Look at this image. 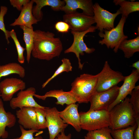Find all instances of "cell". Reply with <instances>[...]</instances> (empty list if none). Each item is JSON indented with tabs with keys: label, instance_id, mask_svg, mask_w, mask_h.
Returning a JSON list of instances; mask_svg holds the SVG:
<instances>
[{
	"label": "cell",
	"instance_id": "cell-22",
	"mask_svg": "<svg viewBox=\"0 0 139 139\" xmlns=\"http://www.w3.org/2000/svg\"><path fill=\"white\" fill-rule=\"evenodd\" d=\"M118 49L123 52L125 58L132 57L135 53L139 51V36L133 39L124 40L120 43Z\"/></svg>",
	"mask_w": 139,
	"mask_h": 139
},
{
	"label": "cell",
	"instance_id": "cell-33",
	"mask_svg": "<svg viewBox=\"0 0 139 139\" xmlns=\"http://www.w3.org/2000/svg\"><path fill=\"white\" fill-rule=\"evenodd\" d=\"M8 10L7 7L5 6H2L0 7V30L3 31L4 33L5 38L8 44L10 42L8 38L10 37L8 33V31L5 28L4 23V17L6 14Z\"/></svg>",
	"mask_w": 139,
	"mask_h": 139
},
{
	"label": "cell",
	"instance_id": "cell-36",
	"mask_svg": "<svg viewBox=\"0 0 139 139\" xmlns=\"http://www.w3.org/2000/svg\"><path fill=\"white\" fill-rule=\"evenodd\" d=\"M137 126L134 132V139H139V117L136 119Z\"/></svg>",
	"mask_w": 139,
	"mask_h": 139
},
{
	"label": "cell",
	"instance_id": "cell-6",
	"mask_svg": "<svg viewBox=\"0 0 139 139\" xmlns=\"http://www.w3.org/2000/svg\"><path fill=\"white\" fill-rule=\"evenodd\" d=\"M97 74L96 88L97 92L105 91L117 85L119 82L123 81L125 78L121 72L113 70L107 61L105 62L101 71Z\"/></svg>",
	"mask_w": 139,
	"mask_h": 139
},
{
	"label": "cell",
	"instance_id": "cell-38",
	"mask_svg": "<svg viewBox=\"0 0 139 139\" xmlns=\"http://www.w3.org/2000/svg\"><path fill=\"white\" fill-rule=\"evenodd\" d=\"M132 67L135 68L137 71L139 72V61L138 60L133 63L131 66Z\"/></svg>",
	"mask_w": 139,
	"mask_h": 139
},
{
	"label": "cell",
	"instance_id": "cell-34",
	"mask_svg": "<svg viewBox=\"0 0 139 139\" xmlns=\"http://www.w3.org/2000/svg\"><path fill=\"white\" fill-rule=\"evenodd\" d=\"M55 29L59 32L62 33L68 32L70 29L69 25L64 21H59L55 24Z\"/></svg>",
	"mask_w": 139,
	"mask_h": 139
},
{
	"label": "cell",
	"instance_id": "cell-24",
	"mask_svg": "<svg viewBox=\"0 0 139 139\" xmlns=\"http://www.w3.org/2000/svg\"><path fill=\"white\" fill-rule=\"evenodd\" d=\"M113 2L116 5L120 6L118 10L120 14L126 19L131 13L139 11V2L138 1L114 0Z\"/></svg>",
	"mask_w": 139,
	"mask_h": 139
},
{
	"label": "cell",
	"instance_id": "cell-1",
	"mask_svg": "<svg viewBox=\"0 0 139 139\" xmlns=\"http://www.w3.org/2000/svg\"><path fill=\"white\" fill-rule=\"evenodd\" d=\"M33 47L31 54L33 57L49 61L59 56L63 49L59 37H55L54 33L40 30L34 31Z\"/></svg>",
	"mask_w": 139,
	"mask_h": 139
},
{
	"label": "cell",
	"instance_id": "cell-23",
	"mask_svg": "<svg viewBox=\"0 0 139 139\" xmlns=\"http://www.w3.org/2000/svg\"><path fill=\"white\" fill-rule=\"evenodd\" d=\"M25 73L24 68L17 63H11L0 65V81L2 77L12 74H17L20 77L23 78Z\"/></svg>",
	"mask_w": 139,
	"mask_h": 139
},
{
	"label": "cell",
	"instance_id": "cell-21",
	"mask_svg": "<svg viewBox=\"0 0 139 139\" xmlns=\"http://www.w3.org/2000/svg\"><path fill=\"white\" fill-rule=\"evenodd\" d=\"M16 121L15 116L10 112H6L4 109L2 99L0 100V138H7L8 133L6 127L12 128L15 125Z\"/></svg>",
	"mask_w": 139,
	"mask_h": 139
},
{
	"label": "cell",
	"instance_id": "cell-27",
	"mask_svg": "<svg viewBox=\"0 0 139 139\" xmlns=\"http://www.w3.org/2000/svg\"><path fill=\"white\" fill-rule=\"evenodd\" d=\"M109 127L88 131L84 139H114Z\"/></svg>",
	"mask_w": 139,
	"mask_h": 139
},
{
	"label": "cell",
	"instance_id": "cell-29",
	"mask_svg": "<svg viewBox=\"0 0 139 139\" xmlns=\"http://www.w3.org/2000/svg\"><path fill=\"white\" fill-rule=\"evenodd\" d=\"M8 34L10 37H11L13 40L15 44L18 55V60L19 63L21 64L24 63L25 58L23 53L25 48L22 47L20 45L17 37L16 33L14 29H13L8 32Z\"/></svg>",
	"mask_w": 139,
	"mask_h": 139
},
{
	"label": "cell",
	"instance_id": "cell-17",
	"mask_svg": "<svg viewBox=\"0 0 139 139\" xmlns=\"http://www.w3.org/2000/svg\"><path fill=\"white\" fill-rule=\"evenodd\" d=\"M65 5L61 8L60 10L65 14L76 12L78 9L82 10L83 13L87 15L93 16L94 14L93 4L91 0H64Z\"/></svg>",
	"mask_w": 139,
	"mask_h": 139
},
{
	"label": "cell",
	"instance_id": "cell-3",
	"mask_svg": "<svg viewBox=\"0 0 139 139\" xmlns=\"http://www.w3.org/2000/svg\"><path fill=\"white\" fill-rule=\"evenodd\" d=\"M98 79V74L93 75L87 73L81 75L71 84L70 91L77 102L79 103H88L96 92Z\"/></svg>",
	"mask_w": 139,
	"mask_h": 139
},
{
	"label": "cell",
	"instance_id": "cell-8",
	"mask_svg": "<svg viewBox=\"0 0 139 139\" xmlns=\"http://www.w3.org/2000/svg\"><path fill=\"white\" fill-rule=\"evenodd\" d=\"M119 88L116 85L105 91L95 92L90 100V106L88 111L108 110L109 106L116 98Z\"/></svg>",
	"mask_w": 139,
	"mask_h": 139
},
{
	"label": "cell",
	"instance_id": "cell-2",
	"mask_svg": "<svg viewBox=\"0 0 139 139\" xmlns=\"http://www.w3.org/2000/svg\"><path fill=\"white\" fill-rule=\"evenodd\" d=\"M109 127L111 130L126 128L136 123L135 114L127 97L115 106L109 111Z\"/></svg>",
	"mask_w": 139,
	"mask_h": 139
},
{
	"label": "cell",
	"instance_id": "cell-15",
	"mask_svg": "<svg viewBox=\"0 0 139 139\" xmlns=\"http://www.w3.org/2000/svg\"><path fill=\"white\" fill-rule=\"evenodd\" d=\"M18 122L25 129L38 130L37 118L34 107H24L17 110Z\"/></svg>",
	"mask_w": 139,
	"mask_h": 139
},
{
	"label": "cell",
	"instance_id": "cell-25",
	"mask_svg": "<svg viewBox=\"0 0 139 139\" xmlns=\"http://www.w3.org/2000/svg\"><path fill=\"white\" fill-rule=\"evenodd\" d=\"M20 27L23 31V39L25 44L27 52L26 60L28 63H29L33 47L34 31L33 27L29 28L24 25Z\"/></svg>",
	"mask_w": 139,
	"mask_h": 139
},
{
	"label": "cell",
	"instance_id": "cell-5",
	"mask_svg": "<svg viewBox=\"0 0 139 139\" xmlns=\"http://www.w3.org/2000/svg\"><path fill=\"white\" fill-rule=\"evenodd\" d=\"M126 19L125 17L122 16L115 27L109 30H104L103 32H99L98 35L103 39L99 41V44L102 45H105L108 48H114V52L117 53L121 42L128 38L127 36L124 34L123 31Z\"/></svg>",
	"mask_w": 139,
	"mask_h": 139
},
{
	"label": "cell",
	"instance_id": "cell-39",
	"mask_svg": "<svg viewBox=\"0 0 139 139\" xmlns=\"http://www.w3.org/2000/svg\"><path fill=\"white\" fill-rule=\"evenodd\" d=\"M1 97V93H0V100L1 99V98H0V97Z\"/></svg>",
	"mask_w": 139,
	"mask_h": 139
},
{
	"label": "cell",
	"instance_id": "cell-20",
	"mask_svg": "<svg viewBox=\"0 0 139 139\" xmlns=\"http://www.w3.org/2000/svg\"><path fill=\"white\" fill-rule=\"evenodd\" d=\"M36 5L33 7L32 12L36 18L39 21L43 18V14L41 11L42 8L46 6H49L53 10L58 11L65 5L64 1L60 0H33Z\"/></svg>",
	"mask_w": 139,
	"mask_h": 139
},
{
	"label": "cell",
	"instance_id": "cell-32",
	"mask_svg": "<svg viewBox=\"0 0 139 139\" xmlns=\"http://www.w3.org/2000/svg\"><path fill=\"white\" fill-rule=\"evenodd\" d=\"M19 127L21 132V136L13 139H43L40 136H38L35 137H34L33 134L34 133L40 132L38 130L34 129L27 130L20 125Z\"/></svg>",
	"mask_w": 139,
	"mask_h": 139
},
{
	"label": "cell",
	"instance_id": "cell-12",
	"mask_svg": "<svg viewBox=\"0 0 139 139\" xmlns=\"http://www.w3.org/2000/svg\"><path fill=\"white\" fill-rule=\"evenodd\" d=\"M36 92L35 88L33 87L20 91L17 96L13 98L10 101V107L13 109L24 107L44 108L45 107L40 105L34 100L33 97Z\"/></svg>",
	"mask_w": 139,
	"mask_h": 139
},
{
	"label": "cell",
	"instance_id": "cell-16",
	"mask_svg": "<svg viewBox=\"0 0 139 139\" xmlns=\"http://www.w3.org/2000/svg\"><path fill=\"white\" fill-rule=\"evenodd\" d=\"M78 104L71 103L67 105L63 110L59 111V115L63 122L72 126L78 132L81 129L80 117L78 109Z\"/></svg>",
	"mask_w": 139,
	"mask_h": 139
},
{
	"label": "cell",
	"instance_id": "cell-35",
	"mask_svg": "<svg viewBox=\"0 0 139 139\" xmlns=\"http://www.w3.org/2000/svg\"><path fill=\"white\" fill-rule=\"evenodd\" d=\"M29 0H10V4L13 7L16 8L19 11L21 10L23 6L30 2Z\"/></svg>",
	"mask_w": 139,
	"mask_h": 139
},
{
	"label": "cell",
	"instance_id": "cell-11",
	"mask_svg": "<svg viewBox=\"0 0 139 139\" xmlns=\"http://www.w3.org/2000/svg\"><path fill=\"white\" fill-rule=\"evenodd\" d=\"M45 110L49 139H55L58 135L64 132L68 125L63 122L59 115V111L56 107H45Z\"/></svg>",
	"mask_w": 139,
	"mask_h": 139
},
{
	"label": "cell",
	"instance_id": "cell-19",
	"mask_svg": "<svg viewBox=\"0 0 139 139\" xmlns=\"http://www.w3.org/2000/svg\"><path fill=\"white\" fill-rule=\"evenodd\" d=\"M33 96L38 99L44 100L48 97L55 98L57 100L55 103L57 105H60L62 106L65 104L68 105L71 103H75L77 102L70 91L65 92L62 89L51 90L42 95L35 94Z\"/></svg>",
	"mask_w": 139,
	"mask_h": 139
},
{
	"label": "cell",
	"instance_id": "cell-13",
	"mask_svg": "<svg viewBox=\"0 0 139 139\" xmlns=\"http://www.w3.org/2000/svg\"><path fill=\"white\" fill-rule=\"evenodd\" d=\"M26 83L20 79L6 78L0 82L1 97L4 101H10L17 92L24 90Z\"/></svg>",
	"mask_w": 139,
	"mask_h": 139
},
{
	"label": "cell",
	"instance_id": "cell-14",
	"mask_svg": "<svg viewBox=\"0 0 139 139\" xmlns=\"http://www.w3.org/2000/svg\"><path fill=\"white\" fill-rule=\"evenodd\" d=\"M139 79V72L136 70H133L130 75L125 76L123 84L119 87L116 98L108 107V111H109L115 106L123 100L128 94L131 95Z\"/></svg>",
	"mask_w": 139,
	"mask_h": 139
},
{
	"label": "cell",
	"instance_id": "cell-7",
	"mask_svg": "<svg viewBox=\"0 0 139 139\" xmlns=\"http://www.w3.org/2000/svg\"><path fill=\"white\" fill-rule=\"evenodd\" d=\"M96 29L95 26H92L88 30L84 31H71L73 37V41L71 46L64 51V53L66 54L73 53L75 54L78 60L79 68L81 70L83 69L84 64H82L81 62L80 55H83L84 52L91 54L95 50L94 48H89L87 46L84 41L83 38L87 33L95 32Z\"/></svg>",
	"mask_w": 139,
	"mask_h": 139
},
{
	"label": "cell",
	"instance_id": "cell-31",
	"mask_svg": "<svg viewBox=\"0 0 139 139\" xmlns=\"http://www.w3.org/2000/svg\"><path fill=\"white\" fill-rule=\"evenodd\" d=\"M45 108L34 107L37 116L38 130L44 129L47 128Z\"/></svg>",
	"mask_w": 139,
	"mask_h": 139
},
{
	"label": "cell",
	"instance_id": "cell-30",
	"mask_svg": "<svg viewBox=\"0 0 139 139\" xmlns=\"http://www.w3.org/2000/svg\"><path fill=\"white\" fill-rule=\"evenodd\" d=\"M129 101L135 113L136 119L139 117V86H136L133 90Z\"/></svg>",
	"mask_w": 139,
	"mask_h": 139
},
{
	"label": "cell",
	"instance_id": "cell-37",
	"mask_svg": "<svg viewBox=\"0 0 139 139\" xmlns=\"http://www.w3.org/2000/svg\"><path fill=\"white\" fill-rule=\"evenodd\" d=\"M71 134L66 135L64 132H63L58 135L55 139H71Z\"/></svg>",
	"mask_w": 139,
	"mask_h": 139
},
{
	"label": "cell",
	"instance_id": "cell-18",
	"mask_svg": "<svg viewBox=\"0 0 139 139\" xmlns=\"http://www.w3.org/2000/svg\"><path fill=\"white\" fill-rule=\"evenodd\" d=\"M34 3L33 0H32L23 6L19 16L15 19L14 22L10 25V26L24 25L31 28L33 27V24H37L39 21L36 18L32 13V10Z\"/></svg>",
	"mask_w": 139,
	"mask_h": 139
},
{
	"label": "cell",
	"instance_id": "cell-28",
	"mask_svg": "<svg viewBox=\"0 0 139 139\" xmlns=\"http://www.w3.org/2000/svg\"><path fill=\"white\" fill-rule=\"evenodd\" d=\"M62 63L55 71L54 74L48 79L42 85V88H44L52 79L62 72H68L72 71V67L70 60L67 58H64L62 60Z\"/></svg>",
	"mask_w": 139,
	"mask_h": 139
},
{
	"label": "cell",
	"instance_id": "cell-9",
	"mask_svg": "<svg viewBox=\"0 0 139 139\" xmlns=\"http://www.w3.org/2000/svg\"><path fill=\"white\" fill-rule=\"evenodd\" d=\"M93 16L96 29L99 32L105 30H109L114 28V22L116 17L120 14L118 10L115 13H111L104 9L97 3L93 4Z\"/></svg>",
	"mask_w": 139,
	"mask_h": 139
},
{
	"label": "cell",
	"instance_id": "cell-26",
	"mask_svg": "<svg viewBox=\"0 0 139 139\" xmlns=\"http://www.w3.org/2000/svg\"><path fill=\"white\" fill-rule=\"evenodd\" d=\"M137 126L136 122L133 126L120 129L111 130V134L114 139H134V132Z\"/></svg>",
	"mask_w": 139,
	"mask_h": 139
},
{
	"label": "cell",
	"instance_id": "cell-10",
	"mask_svg": "<svg viewBox=\"0 0 139 139\" xmlns=\"http://www.w3.org/2000/svg\"><path fill=\"white\" fill-rule=\"evenodd\" d=\"M63 21L69 25L71 31L82 32L88 30L95 23L93 16L77 11L63 16Z\"/></svg>",
	"mask_w": 139,
	"mask_h": 139
},
{
	"label": "cell",
	"instance_id": "cell-4",
	"mask_svg": "<svg viewBox=\"0 0 139 139\" xmlns=\"http://www.w3.org/2000/svg\"><path fill=\"white\" fill-rule=\"evenodd\" d=\"M79 113L81 129L89 131L109 127L110 126L109 111L107 110Z\"/></svg>",
	"mask_w": 139,
	"mask_h": 139
}]
</instances>
